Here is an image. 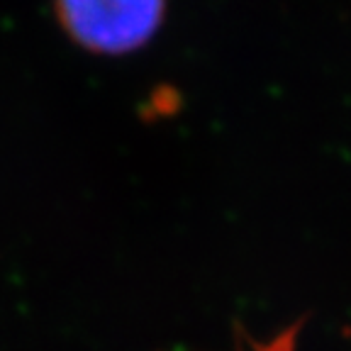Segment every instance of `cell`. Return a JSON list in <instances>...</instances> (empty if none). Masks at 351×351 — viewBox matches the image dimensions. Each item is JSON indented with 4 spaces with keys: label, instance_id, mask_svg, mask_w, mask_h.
Segmentation results:
<instances>
[{
    "label": "cell",
    "instance_id": "obj_1",
    "mask_svg": "<svg viewBox=\"0 0 351 351\" xmlns=\"http://www.w3.org/2000/svg\"><path fill=\"white\" fill-rule=\"evenodd\" d=\"M166 0H56L61 27L98 54H127L159 29Z\"/></svg>",
    "mask_w": 351,
    "mask_h": 351
},
{
    "label": "cell",
    "instance_id": "obj_2",
    "mask_svg": "<svg viewBox=\"0 0 351 351\" xmlns=\"http://www.w3.org/2000/svg\"><path fill=\"white\" fill-rule=\"evenodd\" d=\"M298 335H300V327H291L280 332L274 339L263 341V344H254L252 351H298Z\"/></svg>",
    "mask_w": 351,
    "mask_h": 351
}]
</instances>
